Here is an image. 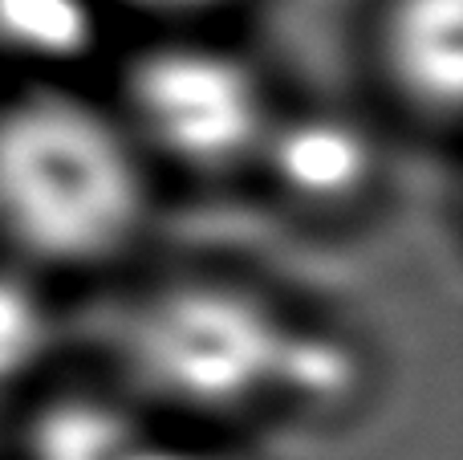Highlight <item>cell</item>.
Returning <instances> with one entry per match:
<instances>
[{"instance_id": "1", "label": "cell", "mask_w": 463, "mask_h": 460, "mask_svg": "<svg viewBox=\"0 0 463 460\" xmlns=\"http://www.w3.org/2000/svg\"><path fill=\"white\" fill-rule=\"evenodd\" d=\"M106 363L151 412L244 445L260 428L334 424L366 391V350L345 326L224 269L143 282L118 306Z\"/></svg>"}, {"instance_id": "2", "label": "cell", "mask_w": 463, "mask_h": 460, "mask_svg": "<svg viewBox=\"0 0 463 460\" xmlns=\"http://www.w3.org/2000/svg\"><path fill=\"white\" fill-rule=\"evenodd\" d=\"M159 176L106 86L53 73L0 86V257L57 290L135 265Z\"/></svg>"}, {"instance_id": "3", "label": "cell", "mask_w": 463, "mask_h": 460, "mask_svg": "<svg viewBox=\"0 0 463 460\" xmlns=\"http://www.w3.org/2000/svg\"><path fill=\"white\" fill-rule=\"evenodd\" d=\"M102 86L163 187L248 184L285 102L232 24L138 33Z\"/></svg>"}, {"instance_id": "4", "label": "cell", "mask_w": 463, "mask_h": 460, "mask_svg": "<svg viewBox=\"0 0 463 460\" xmlns=\"http://www.w3.org/2000/svg\"><path fill=\"white\" fill-rule=\"evenodd\" d=\"M391 130L374 110L293 102L272 119L248 187L269 196V208L309 228L354 225L386 187Z\"/></svg>"}, {"instance_id": "5", "label": "cell", "mask_w": 463, "mask_h": 460, "mask_svg": "<svg viewBox=\"0 0 463 460\" xmlns=\"http://www.w3.org/2000/svg\"><path fill=\"white\" fill-rule=\"evenodd\" d=\"M358 70L370 110L399 139L451 147L463 119V0H366Z\"/></svg>"}, {"instance_id": "6", "label": "cell", "mask_w": 463, "mask_h": 460, "mask_svg": "<svg viewBox=\"0 0 463 460\" xmlns=\"http://www.w3.org/2000/svg\"><path fill=\"white\" fill-rule=\"evenodd\" d=\"M65 290L0 257V420L61 379Z\"/></svg>"}, {"instance_id": "7", "label": "cell", "mask_w": 463, "mask_h": 460, "mask_svg": "<svg viewBox=\"0 0 463 460\" xmlns=\"http://www.w3.org/2000/svg\"><path fill=\"white\" fill-rule=\"evenodd\" d=\"M106 13L138 24V33L151 29H220L236 24L256 0H102Z\"/></svg>"}, {"instance_id": "8", "label": "cell", "mask_w": 463, "mask_h": 460, "mask_svg": "<svg viewBox=\"0 0 463 460\" xmlns=\"http://www.w3.org/2000/svg\"><path fill=\"white\" fill-rule=\"evenodd\" d=\"M138 460H256V453L244 440H232V436L203 432V428H187V424H175L155 412V424L146 432V445L138 453Z\"/></svg>"}]
</instances>
